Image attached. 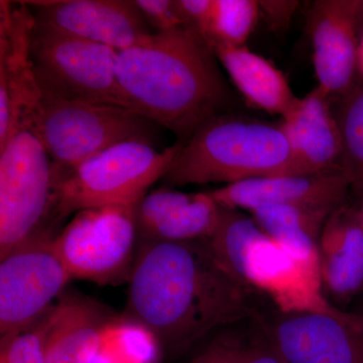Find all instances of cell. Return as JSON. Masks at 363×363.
<instances>
[{
	"label": "cell",
	"mask_w": 363,
	"mask_h": 363,
	"mask_svg": "<svg viewBox=\"0 0 363 363\" xmlns=\"http://www.w3.org/2000/svg\"><path fill=\"white\" fill-rule=\"evenodd\" d=\"M54 238L43 234L0 257V339L39 322L71 281Z\"/></svg>",
	"instance_id": "cell-9"
},
{
	"label": "cell",
	"mask_w": 363,
	"mask_h": 363,
	"mask_svg": "<svg viewBox=\"0 0 363 363\" xmlns=\"http://www.w3.org/2000/svg\"><path fill=\"white\" fill-rule=\"evenodd\" d=\"M30 126L55 168L67 171L118 143L143 140L154 145L159 125L121 105L42 95Z\"/></svg>",
	"instance_id": "cell-5"
},
{
	"label": "cell",
	"mask_w": 363,
	"mask_h": 363,
	"mask_svg": "<svg viewBox=\"0 0 363 363\" xmlns=\"http://www.w3.org/2000/svg\"><path fill=\"white\" fill-rule=\"evenodd\" d=\"M293 175L290 147L279 124L221 114L186 142L162 181L171 187Z\"/></svg>",
	"instance_id": "cell-3"
},
{
	"label": "cell",
	"mask_w": 363,
	"mask_h": 363,
	"mask_svg": "<svg viewBox=\"0 0 363 363\" xmlns=\"http://www.w3.org/2000/svg\"><path fill=\"white\" fill-rule=\"evenodd\" d=\"M116 79L124 107L168 128L181 143L234 104L213 48L193 26L154 33L119 51Z\"/></svg>",
	"instance_id": "cell-2"
},
{
	"label": "cell",
	"mask_w": 363,
	"mask_h": 363,
	"mask_svg": "<svg viewBox=\"0 0 363 363\" xmlns=\"http://www.w3.org/2000/svg\"><path fill=\"white\" fill-rule=\"evenodd\" d=\"M357 197L359 198V202L357 205L358 217H359L360 226H362L363 233V192Z\"/></svg>",
	"instance_id": "cell-32"
},
{
	"label": "cell",
	"mask_w": 363,
	"mask_h": 363,
	"mask_svg": "<svg viewBox=\"0 0 363 363\" xmlns=\"http://www.w3.org/2000/svg\"><path fill=\"white\" fill-rule=\"evenodd\" d=\"M359 0H318L310 11V35L317 87L329 97L341 98L357 75Z\"/></svg>",
	"instance_id": "cell-14"
},
{
	"label": "cell",
	"mask_w": 363,
	"mask_h": 363,
	"mask_svg": "<svg viewBox=\"0 0 363 363\" xmlns=\"http://www.w3.org/2000/svg\"><path fill=\"white\" fill-rule=\"evenodd\" d=\"M234 363H286L264 333L245 341Z\"/></svg>",
	"instance_id": "cell-28"
},
{
	"label": "cell",
	"mask_w": 363,
	"mask_h": 363,
	"mask_svg": "<svg viewBox=\"0 0 363 363\" xmlns=\"http://www.w3.org/2000/svg\"><path fill=\"white\" fill-rule=\"evenodd\" d=\"M186 26L197 28L203 35L209 25L213 0H176Z\"/></svg>",
	"instance_id": "cell-29"
},
{
	"label": "cell",
	"mask_w": 363,
	"mask_h": 363,
	"mask_svg": "<svg viewBox=\"0 0 363 363\" xmlns=\"http://www.w3.org/2000/svg\"><path fill=\"white\" fill-rule=\"evenodd\" d=\"M257 321L286 363H363V315L278 311Z\"/></svg>",
	"instance_id": "cell-11"
},
{
	"label": "cell",
	"mask_w": 363,
	"mask_h": 363,
	"mask_svg": "<svg viewBox=\"0 0 363 363\" xmlns=\"http://www.w3.org/2000/svg\"><path fill=\"white\" fill-rule=\"evenodd\" d=\"M350 182L341 169L307 175L250 179L224 185L210 195L222 207L252 211L267 205L336 208L347 201Z\"/></svg>",
	"instance_id": "cell-15"
},
{
	"label": "cell",
	"mask_w": 363,
	"mask_h": 363,
	"mask_svg": "<svg viewBox=\"0 0 363 363\" xmlns=\"http://www.w3.org/2000/svg\"><path fill=\"white\" fill-rule=\"evenodd\" d=\"M260 13L266 16L269 26L274 30L288 28L298 6V1H259Z\"/></svg>",
	"instance_id": "cell-30"
},
{
	"label": "cell",
	"mask_w": 363,
	"mask_h": 363,
	"mask_svg": "<svg viewBox=\"0 0 363 363\" xmlns=\"http://www.w3.org/2000/svg\"><path fill=\"white\" fill-rule=\"evenodd\" d=\"M357 74L362 77L363 81V38L360 40L359 50H358Z\"/></svg>",
	"instance_id": "cell-31"
},
{
	"label": "cell",
	"mask_w": 363,
	"mask_h": 363,
	"mask_svg": "<svg viewBox=\"0 0 363 363\" xmlns=\"http://www.w3.org/2000/svg\"><path fill=\"white\" fill-rule=\"evenodd\" d=\"M35 23L26 2L0 1V147L32 123L42 98L30 54Z\"/></svg>",
	"instance_id": "cell-12"
},
{
	"label": "cell",
	"mask_w": 363,
	"mask_h": 363,
	"mask_svg": "<svg viewBox=\"0 0 363 363\" xmlns=\"http://www.w3.org/2000/svg\"><path fill=\"white\" fill-rule=\"evenodd\" d=\"M331 100L314 88L281 117L279 125L290 147L293 175L340 169V130Z\"/></svg>",
	"instance_id": "cell-16"
},
{
	"label": "cell",
	"mask_w": 363,
	"mask_h": 363,
	"mask_svg": "<svg viewBox=\"0 0 363 363\" xmlns=\"http://www.w3.org/2000/svg\"><path fill=\"white\" fill-rule=\"evenodd\" d=\"M338 100L335 116L342 147L339 167L358 196L363 192V81Z\"/></svg>",
	"instance_id": "cell-22"
},
{
	"label": "cell",
	"mask_w": 363,
	"mask_h": 363,
	"mask_svg": "<svg viewBox=\"0 0 363 363\" xmlns=\"http://www.w3.org/2000/svg\"><path fill=\"white\" fill-rule=\"evenodd\" d=\"M212 48L231 82L255 108L283 117L297 102L298 97L281 71L247 45Z\"/></svg>",
	"instance_id": "cell-19"
},
{
	"label": "cell",
	"mask_w": 363,
	"mask_h": 363,
	"mask_svg": "<svg viewBox=\"0 0 363 363\" xmlns=\"http://www.w3.org/2000/svg\"><path fill=\"white\" fill-rule=\"evenodd\" d=\"M56 305L30 328L0 339V363H45V348L54 324Z\"/></svg>",
	"instance_id": "cell-25"
},
{
	"label": "cell",
	"mask_w": 363,
	"mask_h": 363,
	"mask_svg": "<svg viewBox=\"0 0 363 363\" xmlns=\"http://www.w3.org/2000/svg\"><path fill=\"white\" fill-rule=\"evenodd\" d=\"M30 54L42 95L123 106L116 79L118 51L113 48L35 21Z\"/></svg>",
	"instance_id": "cell-7"
},
{
	"label": "cell",
	"mask_w": 363,
	"mask_h": 363,
	"mask_svg": "<svg viewBox=\"0 0 363 363\" xmlns=\"http://www.w3.org/2000/svg\"><path fill=\"white\" fill-rule=\"evenodd\" d=\"M128 279V316L172 353L259 316L257 291L222 266L207 240L140 242Z\"/></svg>",
	"instance_id": "cell-1"
},
{
	"label": "cell",
	"mask_w": 363,
	"mask_h": 363,
	"mask_svg": "<svg viewBox=\"0 0 363 363\" xmlns=\"http://www.w3.org/2000/svg\"><path fill=\"white\" fill-rule=\"evenodd\" d=\"M38 23L123 51L156 33L135 0L26 2Z\"/></svg>",
	"instance_id": "cell-13"
},
{
	"label": "cell",
	"mask_w": 363,
	"mask_h": 363,
	"mask_svg": "<svg viewBox=\"0 0 363 363\" xmlns=\"http://www.w3.org/2000/svg\"><path fill=\"white\" fill-rule=\"evenodd\" d=\"M318 264L325 296L339 309L363 290V233L357 206L347 201L325 222L318 243Z\"/></svg>",
	"instance_id": "cell-17"
},
{
	"label": "cell",
	"mask_w": 363,
	"mask_h": 363,
	"mask_svg": "<svg viewBox=\"0 0 363 363\" xmlns=\"http://www.w3.org/2000/svg\"><path fill=\"white\" fill-rule=\"evenodd\" d=\"M138 240L135 206H109L77 212L54 245L72 279L106 285L130 278Z\"/></svg>",
	"instance_id": "cell-8"
},
{
	"label": "cell",
	"mask_w": 363,
	"mask_h": 363,
	"mask_svg": "<svg viewBox=\"0 0 363 363\" xmlns=\"http://www.w3.org/2000/svg\"><path fill=\"white\" fill-rule=\"evenodd\" d=\"M55 208L51 157L30 124L18 126L0 147V257L48 233Z\"/></svg>",
	"instance_id": "cell-6"
},
{
	"label": "cell",
	"mask_w": 363,
	"mask_h": 363,
	"mask_svg": "<svg viewBox=\"0 0 363 363\" xmlns=\"http://www.w3.org/2000/svg\"><path fill=\"white\" fill-rule=\"evenodd\" d=\"M135 4L156 33H168L187 26L176 0H135Z\"/></svg>",
	"instance_id": "cell-26"
},
{
	"label": "cell",
	"mask_w": 363,
	"mask_h": 363,
	"mask_svg": "<svg viewBox=\"0 0 363 363\" xmlns=\"http://www.w3.org/2000/svg\"><path fill=\"white\" fill-rule=\"evenodd\" d=\"M222 207L209 192L184 193L140 242H184L208 240L216 230Z\"/></svg>",
	"instance_id": "cell-21"
},
{
	"label": "cell",
	"mask_w": 363,
	"mask_h": 363,
	"mask_svg": "<svg viewBox=\"0 0 363 363\" xmlns=\"http://www.w3.org/2000/svg\"><path fill=\"white\" fill-rule=\"evenodd\" d=\"M109 325L101 306L82 297L57 303L45 348V363H94Z\"/></svg>",
	"instance_id": "cell-18"
},
{
	"label": "cell",
	"mask_w": 363,
	"mask_h": 363,
	"mask_svg": "<svg viewBox=\"0 0 363 363\" xmlns=\"http://www.w3.org/2000/svg\"><path fill=\"white\" fill-rule=\"evenodd\" d=\"M245 341L234 332L222 333L211 340L192 363H234Z\"/></svg>",
	"instance_id": "cell-27"
},
{
	"label": "cell",
	"mask_w": 363,
	"mask_h": 363,
	"mask_svg": "<svg viewBox=\"0 0 363 363\" xmlns=\"http://www.w3.org/2000/svg\"><path fill=\"white\" fill-rule=\"evenodd\" d=\"M260 14L255 0H213L204 37L211 45L242 47L250 39Z\"/></svg>",
	"instance_id": "cell-24"
},
{
	"label": "cell",
	"mask_w": 363,
	"mask_h": 363,
	"mask_svg": "<svg viewBox=\"0 0 363 363\" xmlns=\"http://www.w3.org/2000/svg\"><path fill=\"white\" fill-rule=\"evenodd\" d=\"M262 233L264 231L252 215L248 216L241 210L222 207L218 226L207 240L222 266L245 283L242 281L245 253Z\"/></svg>",
	"instance_id": "cell-23"
},
{
	"label": "cell",
	"mask_w": 363,
	"mask_h": 363,
	"mask_svg": "<svg viewBox=\"0 0 363 363\" xmlns=\"http://www.w3.org/2000/svg\"><path fill=\"white\" fill-rule=\"evenodd\" d=\"M242 279L264 294L281 313H315L345 317L325 296L318 259H308L272 240L266 233L248 247L243 257Z\"/></svg>",
	"instance_id": "cell-10"
},
{
	"label": "cell",
	"mask_w": 363,
	"mask_h": 363,
	"mask_svg": "<svg viewBox=\"0 0 363 363\" xmlns=\"http://www.w3.org/2000/svg\"><path fill=\"white\" fill-rule=\"evenodd\" d=\"M334 209L312 205H267L250 213L272 240L301 257L318 259L320 235Z\"/></svg>",
	"instance_id": "cell-20"
},
{
	"label": "cell",
	"mask_w": 363,
	"mask_h": 363,
	"mask_svg": "<svg viewBox=\"0 0 363 363\" xmlns=\"http://www.w3.org/2000/svg\"><path fill=\"white\" fill-rule=\"evenodd\" d=\"M181 142L160 150L152 143L128 140L67 171L55 168L57 220L91 208L135 206L147 189L168 173Z\"/></svg>",
	"instance_id": "cell-4"
}]
</instances>
